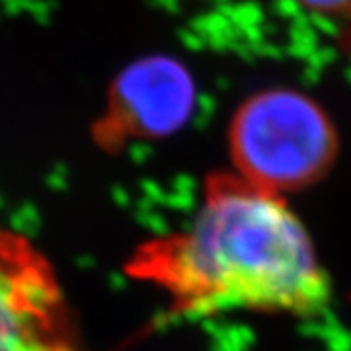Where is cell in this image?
Instances as JSON below:
<instances>
[{"instance_id":"cell-1","label":"cell","mask_w":351,"mask_h":351,"mask_svg":"<svg viewBox=\"0 0 351 351\" xmlns=\"http://www.w3.org/2000/svg\"><path fill=\"white\" fill-rule=\"evenodd\" d=\"M129 274L156 285L186 316L277 313L311 316L332 297L308 230L285 199L237 174L207 180L182 230L145 244Z\"/></svg>"},{"instance_id":"cell-2","label":"cell","mask_w":351,"mask_h":351,"mask_svg":"<svg viewBox=\"0 0 351 351\" xmlns=\"http://www.w3.org/2000/svg\"><path fill=\"white\" fill-rule=\"evenodd\" d=\"M237 176L285 195L311 188L334 166L339 137L318 101L289 88H271L242 101L228 129Z\"/></svg>"},{"instance_id":"cell-3","label":"cell","mask_w":351,"mask_h":351,"mask_svg":"<svg viewBox=\"0 0 351 351\" xmlns=\"http://www.w3.org/2000/svg\"><path fill=\"white\" fill-rule=\"evenodd\" d=\"M0 351H82L47 258L0 226Z\"/></svg>"},{"instance_id":"cell-4","label":"cell","mask_w":351,"mask_h":351,"mask_svg":"<svg viewBox=\"0 0 351 351\" xmlns=\"http://www.w3.org/2000/svg\"><path fill=\"white\" fill-rule=\"evenodd\" d=\"M191 106L193 84L180 64L170 61L137 64L117 84L113 138L170 135L188 121Z\"/></svg>"},{"instance_id":"cell-5","label":"cell","mask_w":351,"mask_h":351,"mask_svg":"<svg viewBox=\"0 0 351 351\" xmlns=\"http://www.w3.org/2000/svg\"><path fill=\"white\" fill-rule=\"evenodd\" d=\"M304 8L320 14H351V0H297Z\"/></svg>"}]
</instances>
